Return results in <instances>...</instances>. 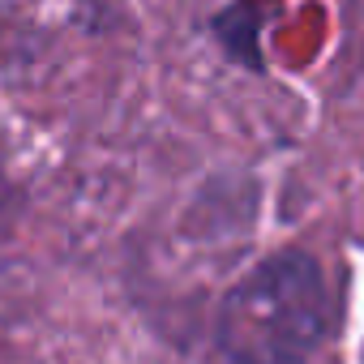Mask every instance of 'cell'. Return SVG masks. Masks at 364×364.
I'll use <instances>...</instances> for the list:
<instances>
[{
    "instance_id": "1",
    "label": "cell",
    "mask_w": 364,
    "mask_h": 364,
    "mask_svg": "<svg viewBox=\"0 0 364 364\" xmlns=\"http://www.w3.org/2000/svg\"><path fill=\"white\" fill-rule=\"evenodd\" d=\"M338 326V296L309 249L253 262L215 304L210 338L223 364H309Z\"/></svg>"
}]
</instances>
